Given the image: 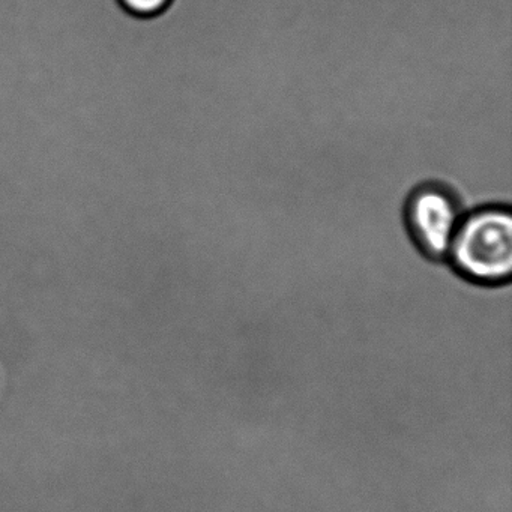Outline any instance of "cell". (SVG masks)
<instances>
[{"mask_svg": "<svg viewBox=\"0 0 512 512\" xmlns=\"http://www.w3.org/2000/svg\"><path fill=\"white\" fill-rule=\"evenodd\" d=\"M173 0H118L122 10L139 19H151L167 10Z\"/></svg>", "mask_w": 512, "mask_h": 512, "instance_id": "cell-3", "label": "cell"}, {"mask_svg": "<svg viewBox=\"0 0 512 512\" xmlns=\"http://www.w3.org/2000/svg\"><path fill=\"white\" fill-rule=\"evenodd\" d=\"M463 197L442 181H424L404 199L401 221L413 248L424 259L445 263L455 232L467 211Z\"/></svg>", "mask_w": 512, "mask_h": 512, "instance_id": "cell-2", "label": "cell"}, {"mask_svg": "<svg viewBox=\"0 0 512 512\" xmlns=\"http://www.w3.org/2000/svg\"><path fill=\"white\" fill-rule=\"evenodd\" d=\"M467 284L497 289L511 284L512 205L485 203L469 208L445 260Z\"/></svg>", "mask_w": 512, "mask_h": 512, "instance_id": "cell-1", "label": "cell"}]
</instances>
